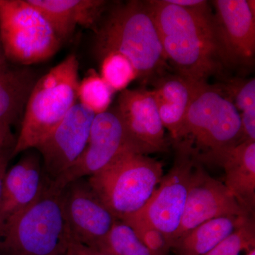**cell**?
Masks as SVG:
<instances>
[{
    "label": "cell",
    "instance_id": "d4e9b609",
    "mask_svg": "<svg viewBox=\"0 0 255 255\" xmlns=\"http://www.w3.org/2000/svg\"><path fill=\"white\" fill-rule=\"evenodd\" d=\"M253 248H255V228L254 220L252 217L204 255H241Z\"/></svg>",
    "mask_w": 255,
    "mask_h": 255
},
{
    "label": "cell",
    "instance_id": "4316f807",
    "mask_svg": "<svg viewBox=\"0 0 255 255\" xmlns=\"http://www.w3.org/2000/svg\"><path fill=\"white\" fill-rule=\"evenodd\" d=\"M171 4L177 5L184 9L199 12L212 11L209 3L204 0H167Z\"/></svg>",
    "mask_w": 255,
    "mask_h": 255
},
{
    "label": "cell",
    "instance_id": "9c48e42d",
    "mask_svg": "<svg viewBox=\"0 0 255 255\" xmlns=\"http://www.w3.org/2000/svg\"><path fill=\"white\" fill-rule=\"evenodd\" d=\"M212 4L215 45L221 65L251 66L255 55V1L216 0Z\"/></svg>",
    "mask_w": 255,
    "mask_h": 255
},
{
    "label": "cell",
    "instance_id": "f546056e",
    "mask_svg": "<svg viewBox=\"0 0 255 255\" xmlns=\"http://www.w3.org/2000/svg\"><path fill=\"white\" fill-rule=\"evenodd\" d=\"M71 246L75 255H106L103 253L95 251V250L88 248V247L78 244V243H73Z\"/></svg>",
    "mask_w": 255,
    "mask_h": 255
},
{
    "label": "cell",
    "instance_id": "7c38bea8",
    "mask_svg": "<svg viewBox=\"0 0 255 255\" xmlns=\"http://www.w3.org/2000/svg\"><path fill=\"white\" fill-rule=\"evenodd\" d=\"M64 208L72 243L92 249L100 244L118 220L83 179L65 187Z\"/></svg>",
    "mask_w": 255,
    "mask_h": 255
},
{
    "label": "cell",
    "instance_id": "ba28073f",
    "mask_svg": "<svg viewBox=\"0 0 255 255\" xmlns=\"http://www.w3.org/2000/svg\"><path fill=\"white\" fill-rule=\"evenodd\" d=\"M175 147L173 166L163 176L148 202L135 214L163 233L172 250L185 210L196 162L187 146L179 144Z\"/></svg>",
    "mask_w": 255,
    "mask_h": 255
},
{
    "label": "cell",
    "instance_id": "83f0119b",
    "mask_svg": "<svg viewBox=\"0 0 255 255\" xmlns=\"http://www.w3.org/2000/svg\"><path fill=\"white\" fill-rule=\"evenodd\" d=\"M15 142L16 140L14 137H10L0 130V156L8 152L12 153Z\"/></svg>",
    "mask_w": 255,
    "mask_h": 255
},
{
    "label": "cell",
    "instance_id": "277c9868",
    "mask_svg": "<svg viewBox=\"0 0 255 255\" xmlns=\"http://www.w3.org/2000/svg\"><path fill=\"white\" fill-rule=\"evenodd\" d=\"M243 141L241 116L219 87L201 84L189 106L182 137L196 162L217 164L225 152Z\"/></svg>",
    "mask_w": 255,
    "mask_h": 255
},
{
    "label": "cell",
    "instance_id": "f1b7e54d",
    "mask_svg": "<svg viewBox=\"0 0 255 255\" xmlns=\"http://www.w3.org/2000/svg\"><path fill=\"white\" fill-rule=\"evenodd\" d=\"M11 152H6L0 156V197L2 191L3 184L5 175L8 170V164H9V159H11Z\"/></svg>",
    "mask_w": 255,
    "mask_h": 255
},
{
    "label": "cell",
    "instance_id": "1f68e13d",
    "mask_svg": "<svg viewBox=\"0 0 255 255\" xmlns=\"http://www.w3.org/2000/svg\"><path fill=\"white\" fill-rule=\"evenodd\" d=\"M4 55L3 52L2 43H1V33H0V56Z\"/></svg>",
    "mask_w": 255,
    "mask_h": 255
},
{
    "label": "cell",
    "instance_id": "e0dca14e",
    "mask_svg": "<svg viewBox=\"0 0 255 255\" xmlns=\"http://www.w3.org/2000/svg\"><path fill=\"white\" fill-rule=\"evenodd\" d=\"M48 20L62 42L77 26L96 31L108 2L105 0H28Z\"/></svg>",
    "mask_w": 255,
    "mask_h": 255
},
{
    "label": "cell",
    "instance_id": "3957f363",
    "mask_svg": "<svg viewBox=\"0 0 255 255\" xmlns=\"http://www.w3.org/2000/svg\"><path fill=\"white\" fill-rule=\"evenodd\" d=\"M64 189L48 178L36 200L9 223L0 237L3 255H63L68 252L72 240Z\"/></svg>",
    "mask_w": 255,
    "mask_h": 255
},
{
    "label": "cell",
    "instance_id": "2e32d148",
    "mask_svg": "<svg viewBox=\"0 0 255 255\" xmlns=\"http://www.w3.org/2000/svg\"><path fill=\"white\" fill-rule=\"evenodd\" d=\"M39 77L30 66L0 56V130L14 137L12 128L21 123L28 98Z\"/></svg>",
    "mask_w": 255,
    "mask_h": 255
},
{
    "label": "cell",
    "instance_id": "6da1fadb",
    "mask_svg": "<svg viewBox=\"0 0 255 255\" xmlns=\"http://www.w3.org/2000/svg\"><path fill=\"white\" fill-rule=\"evenodd\" d=\"M153 15L166 60L177 75L207 82L221 65L215 45L213 11L199 12L167 0L147 1Z\"/></svg>",
    "mask_w": 255,
    "mask_h": 255
},
{
    "label": "cell",
    "instance_id": "7402d4cb",
    "mask_svg": "<svg viewBox=\"0 0 255 255\" xmlns=\"http://www.w3.org/2000/svg\"><path fill=\"white\" fill-rule=\"evenodd\" d=\"M95 251L106 255H154L137 238L130 226L117 220Z\"/></svg>",
    "mask_w": 255,
    "mask_h": 255
},
{
    "label": "cell",
    "instance_id": "44dd1931",
    "mask_svg": "<svg viewBox=\"0 0 255 255\" xmlns=\"http://www.w3.org/2000/svg\"><path fill=\"white\" fill-rule=\"evenodd\" d=\"M241 116L243 141H255V80L233 79L219 87Z\"/></svg>",
    "mask_w": 255,
    "mask_h": 255
},
{
    "label": "cell",
    "instance_id": "5bb4252c",
    "mask_svg": "<svg viewBox=\"0 0 255 255\" xmlns=\"http://www.w3.org/2000/svg\"><path fill=\"white\" fill-rule=\"evenodd\" d=\"M118 110L128 136L142 154L167 150L164 127L150 90L127 89L121 92Z\"/></svg>",
    "mask_w": 255,
    "mask_h": 255
},
{
    "label": "cell",
    "instance_id": "ac0fdd59",
    "mask_svg": "<svg viewBox=\"0 0 255 255\" xmlns=\"http://www.w3.org/2000/svg\"><path fill=\"white\" fill-rule=\"evenodd\" d=\"M177 75L159 77L155 80L152 95L164 128L170 133L174 143L182 137L188 110L201 84Z\"/></svg>",
    "mask_w": 255,
    "mask_h": 255
},
{
    "label": "cell",
    "instance_id": "d6986e66",
    "mask_svg": "<svg viewBox=\"0 0 255 255\" xmlns=\"http://www.w3.org/2000/svg\"><path fill=\"white\" fill-rule=\"evenodd\" d=\"M225 185L242 207L253 215L255 205V141L245 140L220 157Z\"/></svg>",
    "mask_w": 255,
    "mask_h": 255
},
{
    "label": "cell",
    "instance_id": "d6a6232c",
    "mask_svg": "<svg viewBox=\"0 0 255 255\" xmlns=\"http://www.w3.org/2000/svg\"><path fill=\"white\" fill-rule=\"evenodd\" d=\"M246 255H255V248H253V249H252L251 251L248 252Z\"/></svg>",
    "mask_w": 255,
    "mask_h": 255
},
{
    "label": "cell",
    "instance_id": "484cf974",
    "mask_svg": "<svg viewBox=\"0 0 255 255\" xmlns=\"http://www.w3.org/2000/svg\"><path fill=\"white\" fill-rule=\"evenodd\" d=\"M122 221L132 228L137 238L154 255H169L171 247L163 233L136 214Z\"/></svg>",
    "mask_w": 255,
    "mask_h": 255
},
{
    "label": "cell",
    "instance_id": "8992f818",
    "mask_svg": "<svg viewBox=\"0 0 255 255\" xmlns=\"http://www.w3.org/2000/svg\"><path fill=\"white\" fill-rule=\"evenodd\" d=\"M163 176L162 162L128 151L87 182L117 219L122 221L141 211Z\"/></svg>",
    "mask_w": 255,
    "mask_h": 255
},
{
    "label": "cell",
    "instance_id": "7a4b0ae2",
    "mask_svg": "<svg viewBox=\"0 0 255 255\" xmlns=\"http://www.w3.org/2000/svg\"><path fill=\"white\" fill-rule=\"evenodd\" d=\"M95 55L98 59L116 52L133 65L137 78L150 79L167 67L163 48L147 1L118 3L107 11L96 29Z\"/></svg>",
    "mask_w": 255,
    "mask_h": 255
},
{
    "label": "cell",
    "instance_id": "5b68a950",
    "mask_svg": "<svg viewBox=\"0 0 255 255\" xmlns=\"http://www.w3.org/2000/svg\"><path fill=\"white\" fill-rule=\"evenodd\" d=\"M79 62L69 55L38 78L28 98L11 157L35 149L78 101Z\"/></svg>",
    "mask_w": 255,
    "mask_h": 255
},
{
    "label": "cell",
    "instance_id": "9a60e30c",
    "mask_svg": "<svg viewBox=\"0 0 255 255\" xmlns=\"http://www.w3.org/2000/svg\"><path fill=\"white\" fill-rule=\"evenodd\" d=\"M41 157L28 153L5 175L0 197V237L9 223L41 194L45 180Z\"/></svg>",
    "mask_w": 255,
    "mask_h": 255
},
{
    "label": "cell",
    "instance_id": "ffe728a7",
    "mask_svg": "<svg viewBox=\"0 0 255 255\" xmlns=\"http://www.w3.org/2000/svg\"><path fill=\"white\" fill-rule=\"evenodd\" d=\"M252 216H222L201 223L174 245L177 255H204L243 226Z\"/></svg>",
    "mask_w": 255,
    "mask_h": 255
},
{
    "label": "cell",
    "instance_id": "cb8c5ba5",
    "mask_svg": "<svg viewBox=\"0 0 255 255\" xmlns=\"http://www.w3.org/2000/svg\"><path fill=\"white\" fill-rule=\"evenodd\" d=\"M99 60L100 76L115 92L127 90L128 86L137 78L133 65L120 53L111 52Z\"/></svg>",
    "mask_w": 255,
    "mask_h": 255
},
{
    "label": "cell",
    "instance_id": "52a82bcc",
    "mask_svg": "<svg viewBox=\"0 0 255 255\" xmlns=\"http://www.w3.org/2000/svg\"><path fill=\"white\" fill-rule=\"evenodd\" d=\"M0 33L6 59L21 66L49 60L62 41L28 0H0Z\"/></svg>",
    "mask_w": 255,
    "mask_h": 255
},
{
    "label": "cell",
    "instance_id": "30bf717a",
    "mask_svg": "<svg viewBox=\"0 0 255 255\" xmlns=\"http://www.w3.org/2000/svg\"><path fill=\"white\" fill-rule=\"evenodd\" d=\"M128 151L141 153L130 140L117 107H112L95 115L88 142L80 158L52 182L64 189L70 183L98 173Z\"/></svg>",
    "mask_w": 255,
    "mask_h": 255
},
{
    "label": "cell",
    "instance_id": "8fae6325",
    "mask_svg": "<svg viewBox=\"0 0 255 255\" xmlns=\"http://www.w3.org/2000/svg\"><path fill=\"white\" fill-rule=\"evenodd\" d=\"M95 117L92 110L77 103L35 147L50 181L59 177L80 158L88 142Z\"/></svg>",
    "mask_w": 255,
    "mask_h": 255
},
{
    "label": "cell",
    "instance_id": "4fadbf2b",
    "mask_svg": "<svg viewBox=\"0 0 255 255\" xmlns=\"http://www.w3.org/2000/svg\"><path fill=\"white\" fill-rule=\"evenodd\" d=\"M231 216L252 214L242 207L224 183L211 177L201 167V164L196 161L185 210L174 245L201 223L216 218Z\"/></svg>",
    "mask_w": 255,
    "mask_h": 255
},
{
    "label": "cell",
    "instance_id": "4dcf8cb0",
    "mask_svg": "<svg viewBox=\"0 0 255 255\" xmlns=\"http://www.w3.org/2000/svg\"><path fill=\"white\" fill-rule=\"evenodd\" d=\"M63 255H75L71 246H70V248H69L68 252Z\"/></svg>",
    "mask_w": 255,
    "mask_h": 255
},
{
    "label": "cell",
    "instance_id": "603a6c76",
    "mask_svg": "<svg viewBox=\"0 0 255 255\" xmlns=\"http://www.w3.org/2000/svg\"><path fill=\"white\" fill-rule=\"evenodd\" d=\"M114 92L100 74L91 70L79 83L78 100L97 115L110 108Z\"/></svg>",
    "mask_w": 255,
    "mask_h": 255
}]
</instances>
